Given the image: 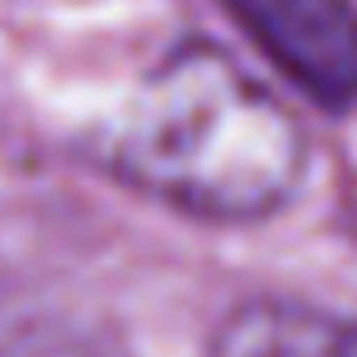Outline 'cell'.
<instances>
[{
	"mask_svg": "<svg viewBox=\"0 0 357 357\" xmlns=\"http://www.w3.org/2000/svg\"><path fill=\"white\" fill-rule=\"evenodd\" d=\"M108 162L132 191L181 215L245 225L298 196L308 137L250 69L191 40L137 84L108 137Z\"/></svg>",
	"mask_w": 357,
	"mask_h": 357,
	"instance_id": "1",
	"label": "cell"
},
{
	"mask_svg": "<svg viewBox=\"0 0 357 357\" xmlns=\"http://www.w3.org/2000/svg\"><path fill=\"white\" fill-rule=\"evenodd\" d=\"M259 54L328 113L357 108V6L352 0H220Z\"/></svg>",
	"mask_w": 357,
	"mask_h": 357,
	"instance_id": "2",
	"label": "cell"
},
{
	"mask_svg": "<svg viewBox=\"0 0 357 357\" xmlns=\"http://www.w3.org/2000/svg\"><path fill=\"white\" fill-rule=\"evenodd\" d=\"M206 357H357V318L298 298H250L220 318Z\"/></svg>",
	"mask_w": 357,
	"mask_h": 357,
	"instance_id": "3",
	"label": "cell"
}]
</instances>
